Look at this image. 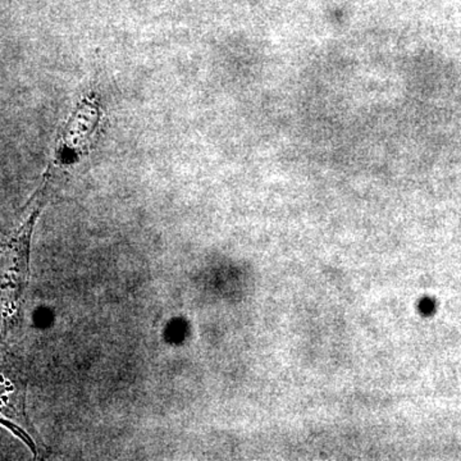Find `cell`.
Masks as SVG:
<instances>
[{"instance_id":"cell-1","label":"cell","mask_w":461,"mask_h":461,"mask_svg":"<svg viewBox=\"0 0 461 461\" xmlns=\"http://www.w3.org/2000/svg\"><path fill=\"white\" fill-rule=\"evenodd\" d=\"M42 194L44 191H41V199L26 222L9 239L0 256V313L5 332L16 323L23 304V291L29 277L30 244L33 226L41 213Z\"/></svg>"},{"instance_id":"cell-2","label":"cell","mask_w":461,"mask_h":461,"mask_svg":"<svg viewBox=\"0 0 461 461\" xmlns=\"http://www.w3.org/2000/svg\"><path fill=\"white\" fill-rule=\"evenodd\" d=\"M14 364V360H12L11 357H8L7 354L0 348V399H2V396L5 395V384H3V379L5 378L8 372L12 371ZM0 423L5 424V415H3L2 411H0Z\"/></svg>"}]
</instances>
